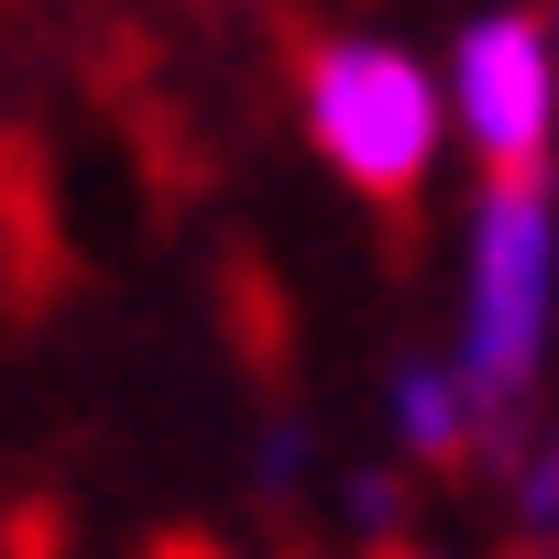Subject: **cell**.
<instances>
[{
  "label": "cell",
  "instance_id": "1",
  "mask_svg": "<svg viewBox=\"0 0 559 559\" xmlns=\"http://www.w3.org/2000/svg\"><path fill=\"white\" fill-rule=\"evenodd\" d=\"M548 263H559V230H548V176H493L483 198V241H472V428L493 461H526V395H537V352H548Z\"/></svg>",
  "mask_w": 559,
  "mask_h": 559
},
{
  "label": "cell",
  "instance_id": "2",
  "mask_svg": "<svg viewBox=\"0 0 559 559\" xmlns=\"http://www.w3.org/2000/svg\"><path fill=\"white\" fill-rule=\"evenodd\" d=\"M297 88H308L319 154H330L384 219H406V209L428 198V154H439V99H428V78H417L395 45L319 34V45H297Z\"/></svg>",
  "mask_w": 559,
  "mask_h": 559
},
{
  "label": "cell",
  "instance_id": "3",
  "mask_svg": "<svg viewBox=\"0 0 559 559\" xmlns=\"http://www.w3.org/2000/svg\"><path fill=\"white\" fill-rule=\"evenodd\" d=\"M461 121L493 176H548V34L526 12L472 23L461 45Z\"/></svg>",
  "mask_w": 559,
  "mask_h": 559
},
{
  "label": "cell",
  "instance_id": "4",
  "mask_svg": "<svg viewBox=\"0 0 559 559\" xmlns=\"http://www.w3.org/2000/svg\"><path fill=\"white\" fill-rule=\"evenodd\" d=\"M56 286V209H45V165L23 143H0V308H34Z\"/></svg>",
  "mask_w": 559,
  "mask_h": 559
},
{
  "label": "cell",
  "instance_id": "5",
  "mask_svg": "<svg viewBox=\"0 0 559 559\" xmlns=\"http://www.w3.org/2000/svg\"><path fill=\"white\" fill-rule=\"evenodd\" d=\"M395 417H406V450H417V461H472V450H483V428H472V384H461V373H439V362H417V373H406Z\"/></svg>",
  "mask_w": 559,
  "mask_h": 559
},
{
  "label": "cell",
  "instance_id": "6",
  "mask_svg": "<svg viewBox=\"0 0 559 559\" xmlns=\"http://www.w3.org/2000/svg\"><path fill=\"white\" fill-rule=\"evenodd\" d=\"M504 559H559V439H537L515 461V537Z\"/></svg>",
  "mask_w": 559,
  "mask_h": 559
},
{
  "label": "cell",
  "instance_id": "7",
  "mask_svg": "<svg viewBox=\"0 0 559 559\" xmlns=\"http://www.w3.org/2000/svg\"><path fill=\"white\" fill-rule=\"evenodd\" d=\"M154 559H219V548H209V537H165Z\"/></svg>",
  "mask_w": 559,
  "mask_h": 559
},
{
  "label": "cell",
  "instance_id": "8",
  "mask_svg": "<svg viewBox=\"0 0 559 559\" xmlns=\"http://www.w3.org/2000/svg\"><path fill=\"white\" fill-rule=\"evenodd\" d=\"M373 559H417V548H395V537H384V548H373Z\"/></svg>",
  "mask_w": 559,
  "mask_h": 559
}]
</instances>
